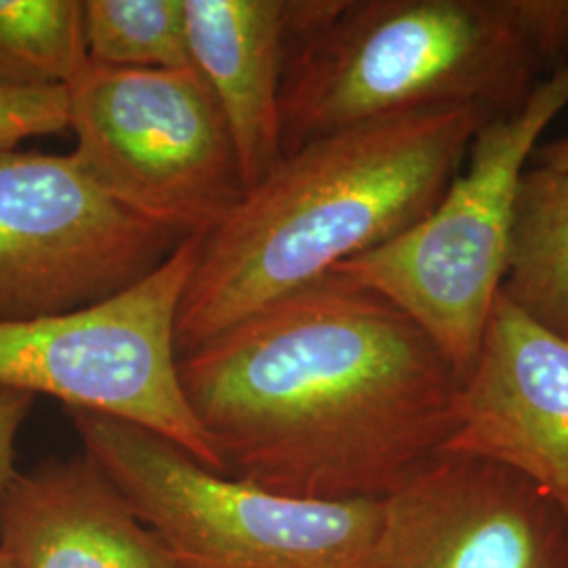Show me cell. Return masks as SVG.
I'll return each mask as SVG.
<instances>
[{"label":"cell","mask_w":568,"mask_h":568,"mask_svg":"<svg viewBox=\"0 0 568 568\" xmlns=\"http://www.w3.org/2000/svg\"><path fill=\"white\" fill-rule=\"evenodd\" d=\"M224 476L310 501H384L447 447L462 375L384 295L331 272L180 356Z\"/></svg>","instance_id":"obj_1"},{"label":"cell","mask_w":568,"mask_h":568,"mask_svg":"<svg viewBox=\"0 0 568 568\" xmlns=\"http://www.w3.org/2000/svg\"><path fill=\"white\" fill-rule=\"evenodd\" d=\"M485 122L474 110L413 112L284 154L204 236L178 314V354L426 217Z\"/></svg>","instance_id":"obj_2"},{"label":"cell","mask_w":568,"mask_h":568,"mask_svg":"<svg viewBox=\"0 0 568 568\" xmlns=\"http://www.w3.org/2000/svg\"><path fill=\"white\" fill-rule=\"evenodd\" d=\"M567 61L568 0L286 2L283 156L387 116H508Z\"/></svg>","instance_id":"obj_3"},{"label":"cell","mask_w":568,"mask_h":568,"mask_svg":"<svg viewBox=\"0 0 568 568\" xmlns=\"http://www.w3.org/2000/svg\"><path fill=\"white\" fill-rule=\"evenodd\" d=\"M175 568H368L382 501L293 499L215 474L145 427L68 410Z\"/></svg>","instance_id":"obj_4"},{"label":"cell","mask_w":568,"mask_h":568,"mask_svg":"<svg viewBox=\"0 0 568 568\" xmlns=\"http://www.w3.org/2000/svg\"><path fill=\"white\" fill-rule=\"evenodd\" d=\"M568 105V61L508 116L487 121L434 209L396 239L333 267L398 305L447 354L462 379L497 304L523 173Z\"/></svg>","instance_id":"obj_5"},{"label":"cell","mask_w":568,"mask_h":568,"mask_svg":"<svg viewBox=\"0 0 568 568\" xmlns=\"http://www.w3.org/2000/svg\"><path fill=\"white\" fill-rule=\"evenodd\" d=\"M65 93L70 154L124 209L182 239H204L243 201L227 124L196 70L87 60Z\"/></svg>","instance_id":"obj_6"},{"label":"cell","mask_w":568,"mask_h":568,"mask_svg":"<svg viewBox=\"0 0 568 568\" xmlns=\"http://www.w3.org/2000/svg\"><path fill=\"white\" fill-rule=\"evenodd\" d=\"M201 244L185 239L161 267L102 304L0 323V387L145 427L224 476L178 375V314Z\"/></svg>","instance_id":"obj_7"},{"label":"cell","mask_w":568,"mask_h":568,"mask_svg":"<svg viewBox=\"0 0 568 568\" xmlns=\"http://www.w3.org/2000/svg\"><path fill=\"white\" fill-rule=\"evenodd\" d=\"M183 241L110 199L72 154L0 152V323L108 302Z\"/></svg>","instance_id":"obj_8"},{"label":"cell","mask_w":568,"mask_h":568,"mask_svg":"<svg viewBox=\"0 0 568 568\" xmlns=\"http://www.w3.org/2000/svg\"><path fill=\"white\" fill-rule=\"evenodd\" d=\"M368 568H568V520L508 467L438 455L382 501Z\"/></svg>","instance_id":"obj_9"},{"label":"cell","mask_w":568,"mask_h":568,"mask_svg":"<svg viewBox=\"0 0 568 568\" xmlns=\"http://www.w3.org/2000/svg\"><path fill=\"white\" fill-rule=\"evenodd\" d=\"M443 453L487 459L539 488L568 520V342L497 297Z\"/></svg>","instance_id":"obj_10"},{"label":"cell","mask_w":568,"mask_h":568,"mask_svg":"<svg viewBox=\"0 0 568 568\" xmlns=\"http://www.w3.org/2000/svg\"><path fill=\"white\" fill-rule=\"evenodd\" d=\"M0 549L16 568H175L84 453L16 471L0 485Z\"/></svg>","instance_id":"obj_11"},{"label":"cell","mask_w":568,"mask_h":568,"mask_svg":"<svg viewBox=\"0 0 568 568\" xmlns=\"http://www.w3.org/2000/svg\"><path fill=\"white\" fill-rule=\"evenodd\" d=\"M190 61L224 116L244 187L283 159L284 0H183Z\"/></svg>","instance_id":"obj_12"},{"label":"cell","mask_w":568,"mask_h":568,"mask_svg":"<svg viewBox=\"0 0 568 568\" xmlns=\"http://www.w3.org/2000/svg\"><path fill=\"white\" fill-rule=\"evenodd\" d=\"M499 295L535 325L568 342V173H523Z\"/></svg>","instance_id":"obj_13"},{"label":"cell","mask_w":568,"mask_h":568,"mask_svg":"<svg viewBox=\"0 0 568 568\" xmlns=\"http://www.w3.org/2000/svg\"><path fill=\"white\" fill-rule=\"evenodd\" d=\"M87 60L82 0H0V89H65Z\"/></svg>","instance_id":"obj_14"},{"label":"cell","mask_w":568,"mask_h":568,"mask_svg":"<svg viewBox=\"0 0 568 568\" xmlns=\"http://www.w3.org/2000/svg\"><path fill=\"white\" fill-rule=\"evenodd\" d=\"M89 60L135 70H194L183 0H82Z\"/></svg>","instance_id":"obj_15"},{"label":"cell","mask_w":568,"mask_h":568,"mask_svg":"<svg viewBox=\"0 0 568 568\" xmlns=\"http://www.w3.org/2000/svg\"><path fill=\"white\" fill-rule=\"evenodd\" d=\"M68 131L65 89H0V152Z\"/></svg>","instance_id":"obj_16"},{"label":"cell","mask_w":568,"mask_h":568,"mask_svg":"<svg viewBox=\"0 0 568 568\" xmlns=\"http://www.w3.org/2000/svg\"><path fill=\"white\" fill-rule=\"evenodd\" d=\"M37 396L0 387V485L16 476V443Z\"/></svg>","instance_id":"obj_17"},{"label":"cell","mask_w":568,"mask_h":568,"mask_svg":"<svg viewBox=\"0 0 568 568\" xmlns=\"http://www.w3.org/2000/svg\"><path fill=\"white\" fill-rule=\"evenodd\" d=\"M530 161L537 166H548L554 171L568 173V135L560 138V140H554V142L537 145Z\"/></svg>","instance_id":"obj_18"},{"label":"cell","mask_w":568,"mask_h":568,"mask_svg":"<svg viewBox=\"0 0 568 568\" xmlns=\"http://www.w3.org/2000/svg\"><path fill=\"white\" fill-rule=\"evenodd\" d=\"M0 568H16V565H13V560L0 549Z\"/></svg>","instance_id":"obj_19"}]
</instances>
